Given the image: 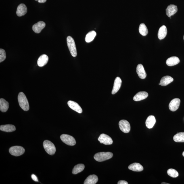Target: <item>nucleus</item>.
Listing matches in <instances>:
<instances>
[{"label": "nucleus", "mask_w": 184, "mask_h": 184, "mask_svg": "<svg viewBox=\"0 0 184 184\" xmlns=\"http://www.w3.org/2000/svg\"><path fill=\"white\" fill-rule=\"evenodd\" d=\"M49 57L47 55L43 54L40 56L38 58L37 61V64L40 67L45 66L48 62Z\"/></svg>", "instance_id": "nucleus-17"}, {"label": "nucleus", "mask_w": 184, "mask_h": 184, "mask_svg": "<svg viewBox=\"0 0 184 184\" xmlns=\"http://www.w3.org/2000/svg\"><path fill=\"white\" fill-rule=\"evenodd\" d=\"M173 139L176 142H184V132H180L174 135Z\"/></svg>", "instance_id": "nucleus-27"}, {"label": "nucleus", "mask_w": 184, "mask_h": 184, "mask_svg": "<svg viewBox=\"0 0 184 184\" xmlns=\"http://www.w3.org/2000/svg\"><path fill=\"white\" fill-rule=\"evenodd\" d=\"M67 41L71 55L73 57H76L77 55V52L74 39L71 36H69L67 38Z\"/></svg>", "instance_id": "nucleus-3"}, {"label": "nucleus", "mask_w": 184, "mask_h": 184, "mask_svg": "<svg viewBox=\"0 0 184 184\" xmlns=\"http://www.w3.org/2000/svg\"><path fill=\"white\" fill-rule=\"evenodd\" d=\"M98 140L101 143L105 145H110L113 143L112 138L104 134H102L99 136Z\"/></svg>", "instance_id": "nucleus-8"}, {"label": "nucleus", "mask_w": 184, "mask_h": 184, "mask_svg": "<svg viewBox=\"0 0 184 184\" xmlns=\"http://www.w3.org/2000/svg\"><path fill=\"white\" fill-rule=\"evenodd\" d=\"M183 156L184 157V151L183 153Z\"/></svg>", "instance_id": "nucleus-36"}, {"label": "nucleus", "mask_w": 184, "mask_h": 184, "mask_svg": "<svg viewBox=\"0 0 184 184\" xmlns=\"http://www.w3.org/2000/svg\"><path fill=\"white\" fill-rule=\"evenodd\" d=\"M113 154L111 152H100L95 155L94 158L98 162H103L110 159L113 157Z\"/></svg>", "instance_id": "nucleus-2"}, {"label": "nucleus", "mask_w": 184, "mask_h": 184, "mask_svg": "<svg viewBox=\"0 0 184 184\" xmlns=\"http://www.w3.org/2000/svg\"><path fill=\"white\" fill-rule=\"evenodd\" d=\"M159 85H161V84L160 83H159Z\"/></svg>", "instance_id": "nucleus-37"}, {"label": "nucleus", "mask_w": 184, "mask_h": 184, "mask_svg": "<svg viewBox=\"0 0 184 184\" xmlns=\"http://www.w3.org/2000/svg\"><path fill=\"white\" fill-rule=\"evenodd\" d=\"M122 84V80L121 78L117 77L115 79L113 87L112 90V93L114 95L120 89Z\"/></svg>", "instance_id": "nucleus-12"}, {"label": "nucleus", "mask_w": 184, "mask_h": 184, "mask_svg": "<svg viewBox=\"0 0 184 184\" xmlns=\"http://www.w3.org/2000/svg\"><path fill=\"white\" fill-rule=\"evenodd\" d=\"M137 72L138 76L142 79H144L146 77L147 74L142 65H138L137 68Z\"/></svg>", "instance_id": "nucleus-13"}, {"label": "nucleus", "mask_w": 184, "mask_h": 184, "mask_svg": "<svg viewBox=\"0 0 184 184\" xmlns=\"http://www.w3.org/2000/svg\"><path fill=\"white\" fill-rule=\"evenodd\" d=\"M156 122V120L154 116L151 115L147 118L146 121V125L148 129H151L154 126Z\"/></svg>", "instance_id": "nucleus-19"}, {"label": "nucleus", "mask_w": 184, "mask_h": 184, "mask_svg": "<svg viewBox=\"0 0 184 184\" xmlns=\"http://www.w3.org/2000/svg\"><path fill=\"white\" fill-rule=\"evenodd\" d=\"M27 8L23 3L20 4L17 8L16 14L18 16H24L27 12Z\"/></svg>", "instance_id": "nucleus-15"}, {"label": "nucleus", "mask_w": 184, "mask_h": 184, "mask_svg": "<svg viewBox=\"0 0 184 184\" xmlns=\"http://www.w3.org/2000/svg\"><path fill=\"white\" fill-rule=\"evenodd\" d=\"M130 170L135 172H141L143 170V166L139 163H135L132 164L128 167Z\"/></svg>", "instance_id": "nucleus-20"}, {"label": "nucleus", "mask_w": 184, "mask_h": 184, "mask_svg": "<svg viewBox=\"0 0 184 184\" xmlns=\"http://www.w3.org/2000/svg\"><path fill=\"white\" fill-rule=\"evenodd\" d=\"M148 96V94L146 92H139L134 97L133 99L135 101H140L146 99Z\"/></svg>", "instance_id": "nucleus-16"}, {"label": "nucleus", "mask_w": 184, "mask_h": 184, "mask_svg": "<svg viewBox=\"0 0 184 184\" xmlns=\"http://www.w3.org/2000/svg\"><path fill=\"white\" fill-rule=\"evenodd\" d=\"M60 139L63 142L68 145L72 146L75 145L76 143L74 138L70 135L64 134L61 135Z\"/></svg>", "instance_id": "nucleus-6"}, {"label": "nucleus", "mask_w": 184, "mask_h": 184, "mask_svg": "<svg viewBox=\"0 0 184 184\" xmlns=\"http://www.w3.org/2000/svg\"><path fill=\"white\" fill-rule=\"evenodd\" d=\"M68 104L69 107L72 110L78 112V113L81 114L83 112L81 107L78 103L72 101H69L68 102Z\"/></svg>", "instance_id": "nucleus-10"}, {"label": "nucleus", "mask_w": 184, "mask_h": 184, "mask_svg": "<svg viewBox=\"0 0 184 184\" xmlns=\"http://www.w3.org/2000/svg\"><path fill=\"white\" fill-rule=\"evenodd\" d=\"M168 175L172 178H176L179 176V173L177 171L174 169H170L167 172Z\"/></svg>", "instance_id": "nucleus-30"}, {"label": "nucleus", "mask_w": 184, "mask_h": 184, "mask_svg": "<svg viewBox=\"0 0 184 184\" xmlns=\"http://www.w3.org/2000/svg\"><path fill=\"white\" fill-rule=\"evenodd\" d=\"M84 168H85V165L83 164H80L74 166L73 169L72 173L74 175H76L83 171Z\"/></svg>", "instance_id": "nucleus-28"}, {"label": "nucleus", "mask_w": 184, "mask_h": 184, "mask_svg": "<svg viewBox=\"0 0 184 184\" xmlns=\"http://www.w3.org/2000/svg\"><path fill=\"white\" fill-rule=\"evenodd\" d=\"M36 1H38L39 3H45L47 1V0H35Z\"/></svg>", "instance_id": "nucleus-34"}, {"label": "nucleus", "mask_w": 184, "mask_h": 184, "mask_svg": "<svg viewBox=\"0 0 184 184\" xmlns=\"http://www.w3.org/2000/svg\"><path fill=\"white\" fill-rule=\"evenodd\" d=\"M31 177L32 180H33L34 181L36 182H38V178L35 175H34V174H32L31 176Z\"/></svg>", "instance_id": "nucleus-32"}, {"label": "nucleus", "mask_w": 184, "mask_h": 184, "mask_svg": "<svg viewBox=\"0 0 184 184\" xmlns=\"http://www.w3.org/2000/svg\"><path fill=\"white\" fill-rule=\"evenodd\" d=\"M120 129L124 133H129L131 130V126L129 122L125 120H120L119 123Z\"/></svg>", "instance_id": "nucleus-7"}, {"label": "nucleus", "mask_w": 184, "mask_h": 184, "mask_svg": "<svg viewBox=\"0 0 184 184\" xmlns=\"http://www.w3.org/2000/svg\"><path fill=\"white\" fill-rule=\"evenodd\" d=\"M18 100L20 106L23 110L27 111L29 110L30 106L28 100L23 92L19 93L18 96Z\"/></svg>", "instance_id": "nucleus-1"}, {"label": "nucleus", "mask_w": 184, "mask_h": 184, "mask_svg": "<svg viewBox=\"0 0 184 184\" xmlns=\"http://www.w3.org/2000/svg\"><path fill=\"white\" fill-rule=\"evenodd\" d=\"M97 34L94 31H92L88 33L86 36L85 40L86 43H89L93 41L96 36Z\"/></svg>", "instance_id": "nucleus-26"}, {"label": "nucleus", "mask_w": 184, "mask_h": 184, "mask_svg": "<svg viewBox=\"0 0 184 184\" xmlns=\"http://www.w3.org/2000/svg\"><path fill=\"white\" fill-rule=\"evenodd\" d=\"M118 184H128L127 182L124 181H119Z\"/></svg>", "instance_id": "nucleus-33"}, {"label": "nucleus", "mask_w": 184, "mask_h": 184, "mask_svg": "<svg viewBox=\"0 0 184 184\" xmlns=\"http://www.w3.org/2000/svg\"><path fill=\"white\" fill-rule=\"evenodd\" d=\"M0 130L1 131L7 132L14 131L16 130L15 126L12 124H6L0 126Z\"/></svg>", "instance_id": "nucleus-24"}, {"label": "nucleus", "mask_w": 184, "mask_h": 184, "mask_svg": "<svg viewBox=\"0 0 184 184\" xmlns=\"http://www.w3.org/2000/svg\"><path fill=\"white\" fill-rule=\"evenodd\" d=\"M181 100L179 98L174 99L170 102L169 105L170 110L172 112L177 111L180 106Z\"/></svg>", "instance_id": "nucleus-9"}, {"label": "nucleus", "mask_w": 184, "mask_h": 184, "mask_svg": "<svg viewBox=\"0 0 184 184\" xmlns=\"http://www.w3.org/2000/svg\"><path fill=\"white\" fill-rule=\"evenodd\" d=\"M139 31L140 34L143 36H146L148 32L147 27L144 23H141L140 25Z\"/></svg>", "instance_id": "nucleus-29"}, {"label": "nucleus", "mask_w": 184, "mask_h": 184, "mask_svg": "<svg viewBox=\"0 0 184 184\" xmlns=\"http://www.w3.org/2000/svg\"><path fill=\"white\" fill-rule=\"evenodd\" d=\"M180 60L177 57L173 56L168 58L166 61V64L169 66H173L179 64Z\"/></svg>", "instance_id": "nucleus-18"}, {"label": "nucleus", "mask_w": 184, "mask_h": 184, "mask_svg": "<svg viewBox=\"0 0 184 184\" xmlns=\"http://www.w3.org/2000/svg\"><path fill=\"white\" fill-rule=\"evenodd\" d=\"M177 7L175 5H170L168 7L166 10L167 15L169 17H171L175 14L177 12Z\"/></svg>", "instance_id": "nucleus-14"}, {"label": "nucleus", "mask_w": 184, "mask_h": 184, "mask_svg": "<svg viewBox=\"0 0 184 184\" xmlns=\"http://www.w3.org/2000/svg\"><path fill=\"white\" fill-rule=\"evenodd\" d=\"M161 184H168V183H162Z\"/></svg>", "instance_id": "nucleus-35"}, {"label": "nucleus", "mask_w": 184, "mask_h": 184, "mask_svg": "<svg viewBox=\"0 0 184 184\" xmlns=\"http://www.w3.org/2000/svg\"><path fill=\"white\" fill-rule=\"evenodd\" d=\"M167 34V29L166 26L163 25L161 27L159 30L158 37L160 40H162L165 37Z\"/></svg>", "instance_id": "nucleus-22"}, {"label": "nucleus", "mask_w": 184, "mask_h": 184, "mask_svg": "<svg viewBox=\"0 0 184 184\" xmlns=\"http://www.w3.org/2000/svg\"><path fill=\"white\" fill-rule=\"evenodd\" d=\"M174 79L172 77L170 76H165L162 78L160 82L161 85L166 86L173 81Z\"/></svg>", "instance_id": "nucleus-25"}, {"label": "nucleus", "mask_w": 184, "mask_h": 184, "mask_svg": "<svg viewBox=\"0 0 184 184\" xmlns=\"http://www.w3.org/2000/svg\"><path fill=\"white\" fill-rule=\"evenodd\" d=\"M98 178L96 175H93L88 177L84 182V184H95L98 181Z\"/></svg>", "instance_id": "nucleus-21"}, {"label": "nucleus", "mask_w": 184, "mask_h": 184, "mask_svg": "<svg viewBox=\"0 0 184 184\" xmlns=\"http://www.w3.org/2000/svg\"><path fill=\"white\" fill-rule=\"evenodd\" d=\"M25 150L23 147L20 146H14L9 149V152L10 154L14 156H19L23 154Z\"/></svg>", "instance_id": "nucleus-5"}, {"label": "nucleus", "mask_w": 184, "mask_h": 184, "mask_svg": "<svg viewBox=\"0 0 184 184\" xmlns=\"http://www.w3.org/2000/svg\"><path fill=\"white\" fill-rule=\"evenodd\" d=\"M183 39H184V36H183Z\"/></svg>", "instance_id": "nucleus-38"}, {"label": "nucleus", "mask_w": 184, "mask_h": 184, "mask_svg": "<svg viewBox=\"0 0 184 184\" xmlns=\"http://www.w3.org/2000/svg\"><path fill=\"white\" fill-rule=\"evenodd\" d=\"M46 25L45 23L43 21H39L32 26V30L36 33L39 34L45 28Z\"/></svg>", "instance_id": "nucleus-11"}, {"label": "nucleus", "mask_w": 184, "mask_h": 184, "mask_svg": "<svg viewBox=\"0 0 184 184\" xmlns=\"http://www.w3.org/2000/svg\"><path fill=\"white\" fill-rule=\"evenodd\" d=\"M43 146L48 154L51 155H53L55 154L56 149L54 145L51 142L48 140L44 141Z\"/></svg>", "instance_id": "nucleus-4"}, {"label": "nucleus", "mask_w": 184, "mask_h": 184, "mask_svg": "<svg viewBox=\"0 0 184 184\" xmlns=\"http://www.w3.org/2000/svg\"><path fill=\"white\" fill-rule=\"evenodd\" d=\"M9 107V103L5 99L1 98L0 99V110L1 112H6Z\"/></svg>", "instance_id": "nucleus-23"}, {"label": "nucleus", "mask_w": 184, "mask_h": 184, "mask_svg": "<svg viewBox=\"0 0 184 184\" xmlns=\"http://www.w3.org/2000/svg\"><path fill=\"white\" fill-rule=\"evenodd\" d=\"M6 53L4 50L1 49H0V62H2L6 58Z\"/></svg>", "instance_id": "nucleus-31"}]
</instances>
